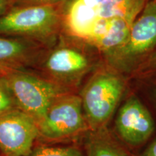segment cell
Returning a JSON list of instances; mask_svg holds the SVG:
<instances>
[{
    "label": "cell",
    "instance_id": "4fadbf2b",
    "mask_svg": "<svg viewBox=\"0 0 156 156\" xmlns=\"http://www.w3.org/2000/svg\"><path fill=\"white\" fill-rule=\"evenodd\" d=\"M27 156H85L83 149L77 145L37 143Z\"/></svg>",
    "mask_w": 156,
    "mask_h": 156
},
{
    "label": "cell",
    "instance_id": "e0dca14e",
    "mask_svg": "<svg viewBox=\"0 0 156 156\" xmlns=\"http://www.w3.org/2000/svg\"><path fill=\"white\" fill-rule=\"evenodd\" d=\"M6 6V0H0V12L3 10Z\"/></svg>",
    "mask_w": 156,
    "mask_h": 156
},
{
    "label": "cell",
    "instance_id": "2e32d148",
    "mask_svg": "<svg viewBox=\"0 0 156 156\" xmlns=\"http://www.w3.org/2000/svg\"><path fill=\"white\" fill-rule=\"evenodd\" d=\"M148 69L152 73H156V56L154 57L148 64Z\"/></svg>",
    "mask_w": 156,
    "mask_h": 156
},
{
    "label": "cell",
    "instance_id": "ac0fdd59",
    "mask_svg": "<svg viewBox=\"0 0 156 156\" xmlns=\"http://www.w3.org/2000/svg\"><path fill=\"white\" fill-rule=\"evenodd\" d=\"M34 1H38V2H52V1H57V0H34Z\"/></svg>",
    "mask_w": 156,
    "mask_h": 156
},
{
    "label": "cell",
    "instance_id": "6da1fadb",
    "mask_svg": "<svg viewBox=\"0 0 156 156\" xmlns=\"http://www.w3.org/2000/svg\"><path fill=\"white\" fill-rule=\"evenodd\" d=\"M126 87L122 73L111 66L98 69L79 95L90 130L106 128Z\"/></svg>",
    "mask_w": 156,
    "mask_h": 156
},
{
    "label": "cell",
    "instance_id": "277c9868",
    "mask_svg": "<svg viewBox=\"0 0 156 156\" xmlns=\"http://www.w3.org/2000/svg\"><path fill=\"white\" fill-rule=\"evenodd\" d=\"M156 48V0H147L132 24L126 42L106 56L109 65L129 72Z\"/></svg>",
    "mask_w": 156,
    "mask_h": 156
},
{
    "label": "cell",
    "instance_id": "8992f818",
    "mask_svg": "<svg viewBox=\"0 0 156 156\" xmlns=\"http://www.w3.org/2000/svg\"><path fill=\"white\" fill-rule=\"evenodd\" d=\"M92 67L87 55L76 48L62 47L47 56L41 64L43 77L73 92Z\"/></svg>",
    "mask_w": 156,
    "mask_h": 156
},
{
    "label": "cell",
    "instance_id": "ba28073f",
    "mask_svg": "<svg viewBox=\"0 0 156 156\" xmlns=\"http://www.w3.org/2000/svg\"><path fill=\"white\" fill-rule=\"evenodd\" d=\"M58 15L51 6H35L17 9L0 18V33L36 34L51 30Z\"/></svg>",
    "mask_w": 156,
    "mask_h": 156
},
{
    "label": "cell",
    "instance_id": "7a4b0ae2",
    "mask_svg": "<svg viewBox=\"0 0 156 156\" xmlns=\"http://www.w3.org/2000/svg\"><path fill=\"white\" fill-rule=\"evenodd\" d=\"M40 144H67L80 140L89 131L81 98L73 92L59 95L38 124Z\"/></svg>",
    "mask_w": 156,
    "mask_h": 156
},
{
    "label": "cell",
    "instance_id": "5bb4252c",
    "mask_svg": "<svg viewBox=\"0 0 156 156\" xmlns=\"http://www.w3.org/2000/svg\"><path fill=\"white\" fill-rule=\"evenodd\" d=\"M17 109L5 82L0 77V115L9 111Z\"/></svg>",
    "mask_w": 156,
    "mask_h": 156
},
{
    "label": "cell",
    "instance_id": "3957f363",
    "mask_svg": "<svg viewBox=\"0 0 156 156\" xmlns=\"http://www.w3.org/2000/svg\"><path fill=\"white\" fill-rule=\"evenodd\" d=\"M17 108L36 124L56 98L69 91L39 74L15 69L2 75Z\"/></svg>",
    "mask_w": 156,
    "mask_h": 156
},
{
    "label": "cell",
    "instance_id": "d6986e66",
    "mask_svg": "<svg viewBox=\"0 0 156 156\" xmlns=\"http://www.w3.org/2000/svg\"><path fill=\"white\" fill-rule=\"evenodd\" d=\"M154 94H155V100H156V88L154 90Z\"/></svg>",
    "mask_w": 156,
    "mask_h": 156
},
{
    "label": "cell",
    "instance_id": "9a60e30c",
    "mask_svg": "<svg viewBox=\"0 0 156 156\" xmlns=\"http://www.w3.org/2000/svg\"><path fill=\"white\" fill-rule=\"evenodd\" d=\"M141 156H156V139L151 142V145H148Z\"/></svg>",
    "mask_w": 156,
    "mask_h": 156
},
{
    "label": "cell",
    "instance_id": "5b68a950",
    "mask_svg": "<svg viewBox=\"0 0 156 156\" xmlns=\"http://www.w3.org/2000/svg\"><path fill=\"white\" fill-rule=\"evenodd\" d=\"M38 140L36 122L18 109L0 115V156H27Z\"/></svg>",
    "mask_w": 156,
    "mask_h": 156
},
{
    "label": "cell",
    "instance_id": "30bf717a",
    "mask_svg": "<svg viewBox=\"0 0 156 156\" xmlns=\"http://www.w3.org/2000/svg\"><path fill=\"white\" fill-rule=\"evenodd\" d=\"M112 0H68L65 22L71 34L87 38L98 15Z\"/></svg>",
    "mask_w": 156,
    "mask_h": 156
},
{
    "label": "cell",
    "instance_id": "8fae6325",
    "mask_svg": "<svg viewBox=\"0 0 156 156\" xmlns=\"http://www.w3.org/2000/svg\"><path fill=\"white\" fill-rule=\"evenodd\" d=\"M80 140L85 156H129L113 140L106 128L89 130Z\"/></svg>",
    "mask_w": 156,
    "mask_h": 156
},
{
    "label": "cell",
    "instance_id": "ffe728a7",
    "mask_svg": "<svg viewBox=\"0 0 156 156\" xmlns=\"http://www.w3.org/2000/svg\"><path fill=\"white\" fill-rule=\"evenodd\" d=\"M0 77H1V76H0Z\"/></svg>",
    "mask_w": 156,
    "mask_h": 156
},
{
    "label": "cell",
    "instance_id": "7c38bea8",
    "mask_svg": "<svg viewBox=\"0 0 156 156\" xmlns=\"http://www.w3.org/2000/svg\"><path fill=\"white\" fill-rule=\"evenodd\" d=\"M26 48L18 41L0 38V76L7 72L20 68Z\"/></svg>",
    "mask_w": 156,
    "mask_h": 156
},
{
    "label": "cell",
    "instance_id": "52a82bcc",
    "mask_svg": "<svg viewBox=\"0 0 156 156\" xmlns=\"http://www.w3.org/2000/svg\"><path fill=\"white\" fill-rule=\"evenodd\" d=\"M117 134L124 142L138 146L153 134L155 124L146 106L134 95L129 97L119 110L115 120Z\"/></svg>",
    "mask_w": 156,
    "mask_h": 156
},
{
    "label": "cell",
    "instance_id": "9c48e42d",
    "mask_svg": "<svg viewBox=\"0 0 156 156\" xmlns=\"http://www.w3.org/2000/svg\"><path fill=\"white\" fill-rule=\"evenodd\" d=\"M140 11H132L103 23L91 33L86 41L95 46L106 57L126 42Z\"/></svg>",
    "mask_w": 156,
    "mask_h": 156
}]
</instances>
